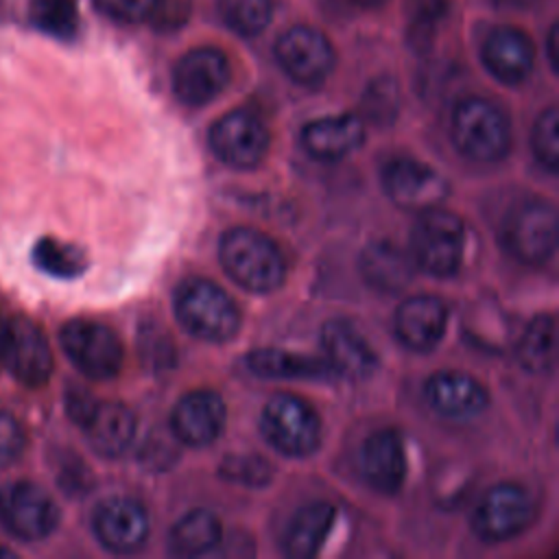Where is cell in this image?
<instances>
[{"instance_id": "1", "label": "cell", "mask_w": 559, "mask_h": 559, "mask_svg": "<svg viewBox=\"0 0 559 559\" xmlns=\"http://www.w3.org/2000/svg\"><path fill=\"white\" fill-rule=\"evenodd\" d=\"M218 255L225 273L251 293H271L284 282L286 264L277 245L255 229H229L221 240Z\"/></svg>"}, {"instance_id": "2", "label": "cell", "mask_w": 559, "mask_h": 559, "mask_svg": "<svg viewBox=\"0 0 559 559\" xmlns=\"http://www.w3.org/2000/svg\"><path fill=\"white\" fill-rule=\"evenodd\" d=\"M175 314L190 334L203 341L223 343L240 328L238 306L210 280L183 282L175 295Z\"/></svg>"}, {"instance_id": "3", "label": "cell", "mask_w": 559, "mask_h": 559, "mask_svg": "<svg viewBox=\"0 0 559 559\" xmlns=\"http://www.w3.org/2000/svg\"><path fill=\"white\" fill-rule=\"evenodd\" d=\"M452 142L474 162H498L511 146L507 114L491 100L472 96L452 114Z\"/></svg>"}, {"instance_id": "4", "label": "cell", "mask_w": 559, "mask_h": 559, "mask_svg": "<svg viewBox=\"0 0 559 559\" xmlns=\"http://www.w3.org/2000/svg\"><path fill=\"white\" fill-rule=\"evenodd\" d=\"M465 251V229L459 216L443 210H426L411 234V258L415 266L435 277L459 271Z\"/></svg>"}, {"instance_id": "5", "label": "cell", "mask_w": 559, "mask_h": 559, "mask_svg": "<svg viewBox=\"0 0 559 559\" xmlns=\"http://www.w3.org/2000/svg\"><path fill=\"white\" fill-rule=\"evenodd\" d=\"M260 430L286 456H308L321 441V424L314 408L290 393H277L264 404Z\"/></svg>"}, {"instance_id": "6", "label": "cell", "mask_w": 559, "mask_h": 559, "mask_svg": "<svg viewBox=\"0 0 559 559\" xmlns=\"http://www.w3.org/2000/svg\"><path fill=\"white\" fill-rule=\"evenodd\" d=\"M55 498L33 480H13L0 487V524L22 542H41L59 526Z\"/></svg>"}, {"instance_id": "7", "label": "cell", "mask_w": 559, "mask_h": 559, "mask_svg": "<svg viewBox=\"0 0 559 559\" xmlns=\"http://www.w3.org/2000/svg\"><path fill=\"white\" fill-rule=\"evenodd\" d=\"M0 362L24 386H41L52 376V352L41 328L28 317H11L0 328Z\"/></svg>"}, {"instance_id": "8", "label": "cell", "mask_w": 559, "mask_h": 559, "mask_svg": "<svg viewBox=\"0 0 559 559\" xmlns=\"http://www.w3.org/2000/svg\"><path fill=\"white\" fill-rule=\"evenodd\" d=\"M70 362L92 380H109L122 367V343L111 328L92 319H72L59 332Z\"/></svg>"}, {"instance_id": "9", "label": "cell", "mask_w": 559, "mask_h": 559, "mask_svg": "<svg viewBox=\"0 0 559 559\" xmlns=\"http://www.w3.org/2000/svg\"><path fill=\"white\" fill-rule=\"evenodd\" d=\"M557 210L546 201H526L509 212L502 225L507 251L524 264H544L557 247Z\"/></svg>"}, {"instance_id": "10", "label": "cell", "mask_w": 559, "mask_h": 559, "mask_svg": "<svg viewBox=\"0 0 559 559\" xmlns=\"http://www.w3.org/2000/svg\"><path fill=\"white\" fill-rule=\"evenodd\" d=\"M533 513V500L522 485L500 483L476 504L472 528L483 542H507L531 524Z\"/></svg>"}, {"instance_id": "11", "label": "cell", "mask_w": 559, "mask_h": 559, "mask_svg": "<svg viewBox=\"0 0 559 559\" xmlns=\"http://www.w3.org/2000/svg\"><path fill=\"white\" fill-rule=\"evenodd\" d=\"M280 68L308 87L323 83L334 70V48L330 39L312 26H290L275 41Z\"/></svg>"}, {"instance_id": "12", "label": "cell", "mask_w": 559, "mask_h": 559, "mask_svg": "<svg viewBox=\"0 0 559 559\" xmlns=\"http://www.w3.org/2000/svg\"><path fill=\"white\" fill-rule=\"evenodd\" d=\"M229 76L225 52L212 46H199L175 63L173 90L183 105L203 107L227 87Z\"/></svg>"}, {"instance_id": "13", "label": "cell", "mask_w": 559, "mask_h": 559, "mask_svg": "<svg viewBox=\"0 0 559 559\" xmlns=\"http://www.w3.org/2000/svg\"><path fill=\"white\" fill-rule=\"evenodd\" d=\"M210 146L225 164L253 168L269 151V131L255 114L236 109L214 122L210 129Z\"/></svg>"}, {"instance_id": "14", "label": "cell", "mask_w": 559, "mask_h": 559, "mask_svg": "<svg viewBox=\"0 0 559 559\" xmlns=\"http://www.w3.org/2000/svg\"><path fill=\"white\" fill-rule=\"evenodd\" d=\"M384 192L402 210L426 212L439 207L450 192L448 181L435 168L415 159H395L382 175Z\"/></svg>"}, {"instance_id": "15", "label": "cell", "mask_w": 559, "mask_h": 559, "mask_svg": "<svg viewBox=\"0 0 559 559\" xmlns=\"http://www.w3.org/2000/svg\"><path fill=\"white\" fill-rule=\"evenodd\" d=\"M92 526L96 539L116 555L140 550L148 537V515L144 507L127 496H116L98 504Z\"/></svg>"}, {"instance_id": "16", "label": "cell", "mask_w": 559, "mask_h": 559, "mask_svg": "<svg viewBox=\"0 0 559 559\" xmlns=\"http://www.w3.org/2000/svg\"><path fill=\"white\" fill-rule=\"evenodd\" d=\"M483 63L493 79L507 85L522 83L535 63L533 39L515 26H496L483 41Z\"/></svg>"}, {"instance_id": "17", "label": "cell", "mask_w": 559, "mask_h": 559, "mask_svg": "<svg viewBox=\"0 0 559 559\" xmlns=\"http://www.w3.org/2000/svg\"><path fill=\"white\" fill-rule=\"evenodd\" d=\"M225 424V404L218 393L199 389L186 393L173 408L170 426L179 441L186 445H207L212 443Z\"/></svg>"}, {"instance_id": "18", "label": "cell", "mask_w": 559, "mask_h": 559, "mask_svg": "<svg viewBox=\"0 0 559 559\" xmlns=\"http://www.w3.org/2000/svg\"><path fill=\"white\" fill-rule=\"evenodd\" d=\"M360 472L365 480L384 496H393L402 489L406 478L404 443L395 430H378L362 443Z\"/></svg>"}, {"instance_id": "19", "label": "cell", "mask_w": 559, "mask_h": 559, "mask_svg": "<svg viewBox=\"0 0 559 559\" xmlns=\"http://www.w3.org/2000/svg\"><path fill=\"white\" fill-rule=\"evenodd\" d=\"M426 400L432 411L448 419H469L483 413L489 395L478 380L461 371H439L426 382Z\"/></svg>"}, {"instance_id": "20", "label": "cell", "mask_w": 559, "mask_h": 559, "mask_svg": "<svg viewBox=\"0 0 559 559\" xmlns=\"http://www.w3.org/2000/svg\"><path fill=\"white\" fill-rule=\"evenodd\" d=\"M448 323V310L441 299L432 295H417L402 301L395 314V332L397 338L415 349V352H428L432 349Z\"/></svg>"}, {"instance_id": "21", "label": "cell", "mask_w": 559, "mask_h": 559, "mask_svg": "<svg viewBox=\"0 0 559 559\" xmlns=\"http://www.w3.org/2000/svg\"><path fill=\"white\" fill-rule=\"evenodd\" d=\"M321 345L332 371L349 380H362L376 369V356L371 347L354 330V325L343 319H332L323 325Z\"/></svg>"}, {"instance_id": "22", "label": "cell", "mask_w": 559, "mask_h": 559, "mask_svg": "<svg viewBox=\"0 0 559 559\" xmlns=\"http://www.w3.org/2000/svg\"><path fill=\"white\" fill-rule=\"evenodd\" d=\"M365 140V122L354 114L312 120L301 129L304 148L317 159H341Z\"/></svg>"}, {"instance_id": "23", "label": "cell", "mask_w": 559, "mask_h": 559, "mask_svg": "<svg viewBox=\"0 0 559 559\" xmlns=\"http://www.w3.org/2000/svg\"><path fill=\"white\" fill-rule=\"evenodd\" d=\"M87 443L100 456H120L135 437V417L120 402L96 404L90 419L83 424Z\"/></svg>"}, {"instance_id": "24", "label": "cell", "mask_w": 559, "mask_h": 559, "mask_svg": "<svg viewBox=\"0 0 559 559\" xmlns=\"http://www.w3.org/2000/svg\"><path fill=\"white\" fill-rule=\"evenodd\" d=\"M415 262L397 245L380 240L371 242L360 255V273L365 282L380 293H400L411 284Z\"/></svg>"}, {"instance_id": "25", "label": "cell", "mask_w": 559, "mask_h": 559, "mask_svg": "<svg viewBox=\"0 0 559 559\" xmlns=\"http://www.w3.org/2000/svg\"><path fill=\"white\" fill-rule=\"evenodd\" d=\"M336 511L330 502H310L301 507L290 520L284 535V550L288 557L308 559L314 557L325 544Z\"/></svg>"}, {"instance_id": "26", "label": "cell", "mask_w": 559, "mask_h": 559, "mask_svg": "<svg viewBox=\"0 0 559 559\" xmlns=\"http://www.w3.org/2000/svg\"><path fill=\"white\" fill-rule=\"evenodd\" d=\"M247 365L262 378H325L332 373L328 360L284 349H255L247 356Z\"/></svg>"}, {"instance_id": "27", "label": "cell", "mask_w": 559, "mask_h": 559, "mask_svg": "<svg viewBox=\"0 0 559 559\" xmlns=\"http://www.w3.org/2000/svg\"><path fill=\"white\" fill-rule=\"evenodd\" d=\"M518 360L533 373L550 371L557 362V321L552 314H537L520 336Z\"/></svg>"}, {"instance_id": "28", "label": "cell", "mask_w": 559, "mask_h": 559, "mask_svg": "<svg viewBox=\"0 0 559 559\" xmlns=\"http://www.w3.org/2000/svg\"><path fill=\"white\" fill-rule=\"evenodd\" d=\"M221 542V522L214 513L197 509L186 513L170 531V550L181 557L210 552Z\"/></svg>"}, {"instance_id": "29", "label": "cell", "mask_w": 559, "mask_h": 559, "mask_svg": "<svg viewBox=\"0 0 559 559\" xmlns=\"http://www.w3.org/2000/svg\"><path fill=\"white\" fill-rule=\"evenodd\" d=\"M33 262L37 269L59 280L79 277L87 269V258L79 247L52 236H44L35 242Z\"/></svg>"}, {"instance_id": "30", "label": "cell", "mask_w": 559, "mask_h": 559, "mask_svg": "<svg viewBox=\"0 0 559 559\" xmlns=\"http://www.w3.org/2000/svg\"><path fill=\"white\" fill-rule=\"evenodd\" d=\"M31 24L57 39H72L79 31L74 0H28Z\"/></svg>"}, {"instance_id": "31", "label": "cell", "mask_w": 559, "mask_h": 559, "mask_svg": "<svg viewBox=\"0 0 559 559\" xmlns=\"http://www.w3.org/2000/svg\"><path fill=\"white\" fill-rule=\"evenodd\" d=\"M218 15L223 24L240 37L262 33L273 15L271 0H218Z\"/></svg>"}, {"instance_id": "32", "label": "cell", "mask_w": 559, "mask_h": 559, "mask_svg": "<svg viewBox=\"0 0 559 559\" xmlns=\"http://www.w3.org/2000/svg\"><path fill=\"white\" fill-rule=\"evenodd\" d=\"M533 153L542 166L550 173L559 168V111L557 107H548L539 114L533 127Z\"/></svg>"}, {"instance_id": "33", "label": "cell", "mask_w": 559, "mask_h": 559, "mask_svg": "<svg viewBox=\"0 0 559 559\" xmlns=\"http://www.w3.org/2000/svg\"><path fill=\"white\" fill-rule=\"evenodd\" d=\"M221 476L240 485L249 487H262L271 480L273 467L269 465L266 459L255 456V454H234L227 456L221 465Z\"/></svg>"}, {"instance_id": "34", "label": "cell", "mask_w": 559, "mask_h": 559, "mask_svg": "<svg viewBox=\"0 0 559 559\" xmlns=\"http://www.w3.org/2000/svg\"><path fill=\"white\" fill-rule=\"evenodd\" d=\"M365 111L369 118L378 120V124L397 111V90L391 79H378L369 85L365 92Z\"/></svg>"}, {"instance_id": "35", "label": "cell", "mask_w": 559, "mask_h": 559, "mask_svg": "<svg viewBox=\"0 0 559 559\" xmlns=\"http://www.w3.org/2000/svg\"><path fill=\"white\" fill-rule=\"evenodd\" d=\"M155 0H94V7L109 20L138 24L151 17Z\"/></svg>"}, {"instance_id": "36", "label": "cell", "mask_w": 559, "mask_h": 559, "mask_svg": "<svg viewBox=\"0 0 559 559\" xmlns=\"http://www.w3.org/2000/svg\"><path fill=\"white\" fill-rule=\"evenodd\" d=\"M26 448V432L22 424L7 411H0V467L20 459Z\"/></svg>"}, {"instance_id": "37", "label": "cell", "mask_w": 559, "mask_h": 559, "mask_svg": "<svg viewBox=\"0 0 559 559\" xmlns=\"http://www.w3.org/2000/svg\"><path fill=\"white\" fill-rule=\"evenodd\" d=\"M448 0H411L408 2V15H411V28L417 33V39L424 35H430L435 24L445 15Z\"/></svg>"}, {"instance_id": "38", "label": "cell", "mask_w": 559, "mask_h": 559, "mask_svg": "<svg viewBox=\"0 0 559 559\" xmlns=\"http://www.w3.org/2000/svg\"><path fill=\"white\" fill-rule=\"evenodd\" d=\"M192 11V0H155L151 11V22L159 31L181 28Z\"/></svg>"}, {"instance_id": "39", "label": "cell", "mask_w": 559, "mask_h": 559, "mask_svg": "<svg viewBox=\"0 0 559 559\" xmlns=\"http://www.w3.org/2000/svg\"><path fill=\"white\" fill-rule=\"evenodd\" d=\"M96 404L98 402L94 400V395L90 391H83V389H70L68 395H66V411L72 417V421L79 424L81 428L90 419V415L94 413Z\"/></svg>"}, {"instance_id": "40", "label": "cell", "mask_w": 559, "mask_h": 559, "mask_svg": "<svg viewBox=\"0 0 559 559\" xmlns=\"http://www.w3.org/2000/svg\"><path fill=\"white\" fill-rule=\"evenodd\" d=\"M559 26L552 24L550 31H548V37H546V57H548V63L552 68V72H557V61H559Z\"/></svg>"}, {"instance_id": "41", "label": "cell", "mask_w": 559, "mask_h": 559, "mask_svg": "<svg viewBox=\"0 0 559 559\" xmlns=\"http://www.w3.org/2000/svg\"><path fill=\"white\" fill-rule=\"evenodd\" d=\"M491 7L502 9V11H526L531 9L537 0H487Z\"/></svg>"}, {"instance_id": "42", "label": "cell", "mask_w": 559, "mask_h": 559, "mask_svg": "<svg viewBox=\"0 0 559 559\" xmlns=\"http://www.w3.org/2000/svg\"><path fill=\"white\" fill-rule=\"evenodd\" d=\"M352 2H356V4L362 7V9H380V7L386 4L389 0H352Z\"/></svg>"}, {"instance_id": "43", "label": "cell", "mask_w": 559, "mask_h": 559, "mask_svg": "<svg viewBox=\"0 0 559 559\" xmlns=\"http://www.w3.org/2000/svg\"><path fill=\"white\" fill-rule=\"evenodd\" d=\"M0 555H4V557H7V555H13V552H11L9 548H2V546H0Z\"/></svg>"}]
</instances>
